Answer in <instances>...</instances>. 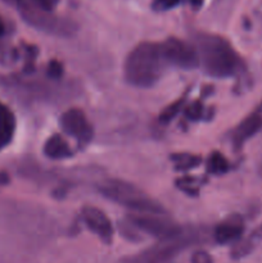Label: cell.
Returning a JSON list of instances; mask_svg holds the SVG:
<instances>
[{
	"label": "cell",
	"instance_id": "obj_20",
	"mask_svg": "<svg viewBox=\"0 0 262 263\" xmlns=\"http://www.w3.org/2000/svg\"><path fill=\"white\" fill-rule=\"evenodd\" d=\"M32 2L40 9L45 10V12H51L55 8V4L58 0H32Z\"/></svg>",
	"mask_w": 262,
	"mask_h": 263
},
{
	"label": "cell",
	"instance_id": "obj_5",
	"mask_svg": "<svg viewBox=\"0 0 262 263\" xmlns=\"http://www.w3.org/2000/svg\"><path fill=\"white\" fill-rule=\"evenodd\" d=\"M17 8L25 22L44 32L58 36H69L76 30V26L71 21L59 18L51 14V12L40 9L33 4L32 0H20L17 3Z\"/></svg>",
	"mask_w": 262,
	"mask_h": 263
},
{
	"label": "cell",
	"instance_id": "obj_9",
	"mask_svg": "<svg viewBox=\"0 0 262 263\" xmlns=\"http://www.w3.org/2000/svg\"><path fill=\"white\" fill-rule=\"evenodd\" d=\"M81 217L85 225L94 234L99 236L105 244H110L113 240V226L109 218L103 211L92 205H85L81 211Z\"/></svg>",
	"mask_w": 262,
	"mask_h": 263
},
{
	"label": "cell",
	"instance_id": "obj_2",
	"mask_svg": "<svg viewBox=\"0 0 262 263\" xmlns=\"http://www.w3.org/2000/svg\"><path fill=\"white\" fill-rule=\"evenodd\" d=\"M167 64L161 44L144 41L130 51L123 64V73L133 86L151 87L161 79Z\"/></svg>",
	"mask_w": 262,
	"mask_h": 263
},
{
	"label": "cell",
	"instance_id": "obj_19",
	"mask_svg": "<svg viewBox=\"0 0 262 263\" xmlns=\"http://www.w3.org/2000/svg\"><path fill=\"white\" fill-rule=\"evenodd\" d=\"M180 2H181V0H156L153 7L158 10H167L179 5Z\"/></svg>",
	"mask_w": 262,
	"mask_h": 263
},
{
	"label": "cell",
	"instance_id": "obj_24",
	"mask_svg": "<svg viewBox=\"0 0 262 263\" xmlns=\"http://www.w3.org/2000/svg\"><path fill=\"white\" fill-rule=\"evenodd\" d=\"M4 33H5V23L4 21H3V18L0 17V37H2Z\"/></svg>",
	"mask_w": 262,
	"mask_h": 263
},
{
	"label": "cell",
	"instance_id": "obj_16",
	"mask_svg": "<svg viewBox=\"0 0 262 263\" xmlns=\"http://www.w3.org/2000/svg\"><path fill=\"white\" fill-rule=\"evenodd\" d=\"M181 105H182V100H179V102L169 105V107H167L166 109L161 113V117H159V120H161L163 123L170 122V121H171L174 117H176L177 113L181 110Z\"/></svg>",
	"mask_w": 262,
	"mask_h": 263
},
{
	"label": "cell",
	"instance_id": "obj_22",
	"mask_svg": "<svg viewBox=\"0 0 262 263\" xmlns=\"http://www.w3.org/2000/svg\"><path fill=\"white\" fill-rule=\"evenodd\" d=\"M189 2L192 4V7L195 8V9H199L203 4V0H189Z\"/></svg>",
	"mask_w": 262,
	"mask_h": 263
},
{
	"label": "cell",
	"instance_id": "obj_4",
	"mask_svg": "<svg viewBox=\"0 0 262 263\" xmlns=\"http://www.w3.org/2000/svg\"><path fill=\"white\" fill-rule=\"evenodd\" d=\"M194 233L182 231L180 235L174 238L159 240L154 246L123 258L120 263H171L186 248L195 241Z\"/></svg>",
	"mask_w": 262,
	"mask_h": 263
},
{
	"label": "cell",
	"instance_id": "obj_11",
	"mask_svg": "<svg viewBox=\"0 0 262 263\" xmlns=\"http://www.w3.org/2000/svg\"><path fill=\"white\" fill-rule=\"evenodd\" d=\"M244 233V220L239 215L229 216L213 231V238L218 244L238 241Z\"/></svg>",
	"mask_w": 262,
	"mask_h": 263
},
{
	"label": "cell",
	"instance_id": "obj_23",
	"mask_svg": "<svg viewBox=\"0 0 262 263\" xmlns=\"http://www.w3.org/2000/svg\"><path fill=\"white\" fill-rule=\"evenodd\" d=\"M8 176L7 174H4V172H0V185H5L8 182Z\"/></svg>",
	"mask_w": 262,
	"mask_h": 263
},
{
	"label": "cell",
	"instance_id": "obj_3",
	"mask_svg": "<svg viewBox=\"0 0 262 263\" xmlns=\"http://www.w3.org/2000/svg\"><path fill=\"white\" fill-rule=\"evenodd\" d=\"M99 192L107 199L130 208L136 213H166L163 205L157 200L148 197L135 185L122 180H105L99 185Z\"/></svg>",
	"mask_w": 262,
	"mask_h": 263
},
{
	"label": "cell",
	"instance_id": "obj_13",
	"mask_svg": "<svg viewBox=\"0 0 262 263\" xmlns=\"http://www.w3.org/2000/svg\"><path fill=\"white\" fill-rule=\"evenodd\" d=\"M44 154L50 159H64L71 156V148L61 135L55 134L46 140L44 145Z\"/></svg>",
	"mask_w": 262,
	"mask_h": 263
},
{
	"label": "cell",
	"instance_id": "obj_15",
	"mask_svg": "<svg viewBox=\"0 0 262 263\" xmlns=\"http://www.w3.org/2000/svg\"><path fill=\"white\" fill-rule=\"evenodd\" d=\"M229 167V161L218 152H213L210 156L207 161V171L208 174L212 175H222L225 172H228Z\"/></svg>",
	"mask_w": 262,
	"mask_h": 263
},
{
	"label": "cell",
	"instance_id": "obj_21",
	"mask_svg": "<svg viewBox=\"0 0 262 263\" xmlns=\"http://www.w3.org/2000/svg\"><path fill=\"white\" fill-rule=\"evenodd\" d=\"M49 74L54 79H58L59 76H62V66L58 62H51L50 66H49Z\"/></svg>",
	"mask_w": 262,
	"mask_h": 263
},
{
	"label": "cell",
	"instance_id": "obj_8",
	"mask_svg": "<svg viewBox=\"0 0 262 263\" xmlns=\"http://www.w3.org/2000/svg\"><path fill=\"white\" fill-rule=\"evenodd\" d=\"M62 128L68 135L76 139L79 143L87 144L92 140L94 130L85 113L79 108H71L64 112L61 117Z\"/></svg>",
	"mask_w": 262,
	"mask_h": 263
},
{
	"label": "cell",
	"instance_id": "obj_12",
	"mask_svg": "<svg viewBox=\"0 0 262 263\" xmlns=\"http://www.w3.org/2000/svg\"><path fill=\"white\" fill-rule=\"evenodd\" d=\"M15 117L12 110L0 102V151L9 145L14 136Z\"/></svg>",
	"mask_w": 262,
	"mask_h": 263
},
{
	"label": "cell",
	"instance_id": "obj_1",
	"mask_svg": "<svg viewBox=\"0 0 262 263\" xmlns=\"http://www.w3.org/2000/svg\"><path fill=\"white\" fill-rule=\"evenodd\" d=\"M199 63L207 74L217 79L233 77L246 69V64L230 41L215 33L198 32L193 36Z\"/></svg>",
	"mask_w": 262,
	"mask_h": 263
},
{
	"label": "cell",
	"instance_id": "obj_25",
	"mask_svg": "<svg viewBox=\"0 0 262 263\" xmlns=\"http://www.w3.org/2000/svg\"><path fill=\"white\" fill-rule=\"evenodd\" d=\"M4 2L9 3V4H14V5H17V3L20 2V0H4Z\"/></svg>",
	"mask_w": 262,
	"mask_h": 263
},
{
	"label": "cell",
	"instance_id": "obj_10",
	"mask_svg": "<svg viewBox=\"0 0 262 263\" xmlns=\"http://www.w3.org/2000/svg\"><path fill=\"white\" fill-rule=\"evenodd\" d=\"M262 130V112L256 110L247 116L231 133V143L234 148L240 149L247 140L253 138Z\"/></svg>",
	"mask_w": 262,
	"mask_h": 263
},
{
	"label": "cell",
	"instance_id": "obj_17",
	"mask_svg": "<svg viewBox=\"0 0 262 263\" xmlns=\"http://www.w3.org/2000/svg\"><path fill=\"white\" fill-rule=\"evenodd\" d=\"M203 105L200 102H195L193 103V104H190L189 107L186 108V110H185V113H186L188 118L189 120H193V121H197V120H200L203 116Z\"/></svg>",
	"mask_w": 262,
	"mask_h": 263
},
{
	"label": "cell",
	"instance_id": "obj_7",
	"mask_svg": "<svg viewBox=\"0 0 262 263\" xmlns=\"http://www.w3.org/2000/svg\"><path fill=\"white\" fill-rule=\"evenodd\" d=\"M167 63L182 69H193L199 66L194 45L176 37H170L161 44Z\"/></svg>",
	"mask_w": 262,
	"mask_h": 263
},
{
	"label": "cell",
	"instance_id": "obj_6",
	"mask_svg": "<svg viewBox=\"0 0 262 263\" xmlns=\"http://www.w3.org/2000/svg\"><path fill=\"white\" fill-rule=\"evenodd\" d=\"M128 222L133 228L139 229L158 240L174 238L184 231L166 213H133L128 215Z\"/></svg>",
	"mask_w": 262,
	"mask_h": 263
},
{
	"label": "cell",
	"instance_id": "obj_14",
	"mask_svg": "<svg viewBox=\"0 0 262 263\" xmlns=\"http://www.w3.org/2000/svg\"><path fill=\"white\" fill-rule=\"evenodd\" d=\"M171 159L175 163L176 170H180V171H186V170L194 168V167L199 166L200 162H202V158L199 156L188 153L174 154V156H171Z\"/></svg>",
	"mask_w": 262,
	"mask_h": 263
},
{
	"label": "cell",
	"instance_id": "obj_18",
	"mask_svg": "<svg viewBox=\"0 0 262 263\" xmlns=\"http://www.w3.org/2000/svg\"><path fill=\"white\" fill-rule=\"evenodd\" d=\"M190 262L192 263H213V259H212V257L210 256V253H207L205 251H197L193 253Z\"/></svg>",
	"mask_w": 262,
	"mask_h": 263
}]
</instances>
